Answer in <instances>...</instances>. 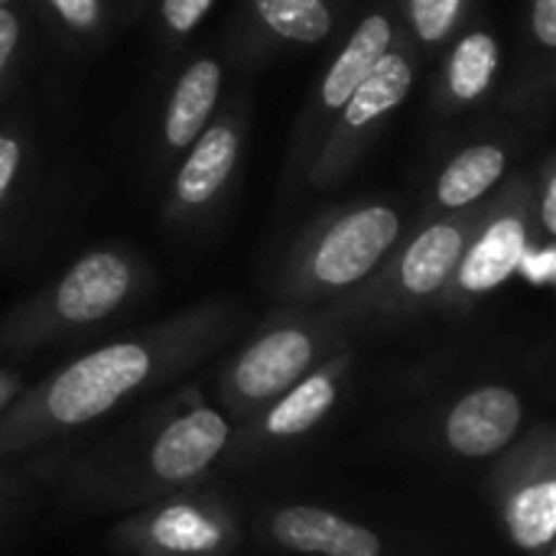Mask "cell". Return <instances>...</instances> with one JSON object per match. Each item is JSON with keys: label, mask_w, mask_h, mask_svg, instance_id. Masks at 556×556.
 I'll list each match as a JSON object with an SVG mask.
<instances>
[{"label": "cell", "mask_w": 556, "mask_h": 556, "mask_svg": "<svg viewBox=\"0 0 556 556\" xmlns=\"http://www.w3.org/2000/svg\"><path fill=\"white\" fill-rule=\"evenodd\" d=\"M150 375V352L137 342L104 345L72 362L49 388L46 410L55 424L75 427L108 414Z\"/></svg>", "instance_id": "obj_1"}, {"label": "cell", "mask_w": 556, "mask_h": 556, "mask_svg": "<svg viewBox=\"0 0 556 556\" xmlns=\"http://www.w3.org/2000/svg\"><path fill=\"white\" fill-rule=\"evenodd\" d=\"M401 235V218L388 205H368L352 215H345L313 257V274L326 287H349L358 283L365 274L375 270V264L388 254V248Z\"/></svg>", "instance_id": "obj_2"}, {"label": "cell", "mask_w": 556, "mask_h": 556, "mask_svg": "<svg viewBox=\"0 0 556 556\" xmlns=\"http://www.w3.org/2000/svg\"><path fill=\"white\" fill-rule=\"evenodd\" d=\"M518 427L521 397L508 388H479L453 407L446 420V440L459 456L479 459L505 450Z\"/></svg>", "instance_id": "obj_3"}, {"label": "cell", "mask_w": 556, "mask_h": 556, "mask_svg": "<svg viewBox=\"0 0 556 556\" xmlns=\"http://www.w3.org/2000/svg\"><path fill=\"white\" fill-rule=\"evenodd\" d=\"M130 290V267L111 251L85 254L59 283L55 309L65 323H94L121 306Z\"/></svg>", "instance_id": "obj_4"}, {"label": "cell", "mask_w": 556, "mask_h": 556, "mask_svg": "<svg viewBox=\"0 0 556 556\" xmlns=\"http://www.w3.org/2000/svg\"><path fill=\"white\" fill-rule=\"evenodd\" d=\"M274 538L296 554L381 556V541L368 528L342 521L332 511L313 505L283 508L274 518Z\"/></svg>", "instance_id": "obj_5"}, {"label": "cell", "mask_w": 556, "mask_h": 556, "mask_svg": "<svg viewBox=\"0 0 556 556\" xmlns=\"http://www.w3.org/2000/svg\"><path fill=\"white\" fill-rule=\"evenodd\" d=\"M313 362V339L300 329H277L254 342L235 368V388L251 397L264 401L296 384V378Z\"/></svg>", "instance_id": "obj_6"}, {"label": "cell", "mask_w": 556, "mask_h": 556, "mask_svg": "<svg viewBox=\"0 0 556 556\" xmlns=\"http://www.w3.org/2000/svg\"><path fill=\"white\" fill-rule=\"evenodd\" d=\"M228 443V424L215 410H192L173 420L153 443V469L166 482H186L199 476Z\"/></svg>", "instance_id": "obj_7"}, {"label": "cell", "mask_w": 556, "mask_h": 556, "mask_svg": "<svg viewBox=\"0 0 556 556\" xmlns=\"http://www.w3.org/2000/svg\"><path fill=\"white\" fill-rule=\"evenodd\" d=\"M218 88H222V65L215 59H199L182 72L163 121L166 143L173 150L192 147L195 137L205 130V121L218 101Z\"/></svg>", "instance_id": "obj_8"}, {"label": "cell", "mask_w": 556, "mask_h": 556, "mask_svg": "<svg viewBox=\"0 0 556 556\" xmlns=\"http://www.w3.org/2000/svg\"><path fill=\"white\" fill-rule=\"evenodd\" d=\"M525 222L521 218H498L479 241L476 248L459 261V283L469 293H485L505 283L515 267L525 261Z\"/></svg>", "instance_id": "obj_9"}, {"label": "cell", "mask_w": 556, "mask_h": 556, "mask_svg": "<svg viewBox=\"0 0 556 556\" xmlns=\"http://www.w3.org/2000/svg\"><path fill=\"white\" fill-rule=\"evenodd\" d=\"M388 49H391V20L381 13L365 16L362 26L345 42V49L339 52V59L332 62L326 81H323V104L342 108Z\"/></svg>", "instance_id": "obj_10"}, {"label": "cell", "mask_w": 556, "mask_h": 556, "mask_svg": "<svg viewBox=\"0 0 556 556\" xmlns=\"http://www.w3.org/2000/svg\"><path fill=\"white\" fill-rule=\"evenodd\" d=\"M463 228L440 222L430 225L424 235L414 238V244L407 248L404 261H401V283L404 290H410L414 296H430L437 293L450 274L459 267L463 261Z\"/></svg>", "instance_id": "obj_11"}, {"label": "cell", "mask_w": 556, "mask_h": 556, "mask_svg": "<svg viewBox=\"0 0 556 556\" xmlns=\"http://www.w3.org/2000/svg\"><path fill=\"white\" fill-rule=\"evenodd\" d=\"M238 160V134L225 124L195 137L189 160L179 169L176 192L186 205H205L231 176Z\"/></svg>", "instance_id": "obj_12"}, {"label": "cell", "mask_w": 556, "mask_h": 556, "mask_svg": "<svg viewBox=\"0 0 556 556\" xmlns=\"http://www.w3.org/2000/svg\"><path fill=\"white\" fill-rule=\"evenodd\" d=\"M410 81H414L410 62L404 55H397V52H384L378 59V65L368 72V78L342 104V127L358 130V127L378 121L381 114L394 111L407 98Z\"/></svg>", "instance_id": "obj_13"}, {"label": "cell", "mask_w": 556, "mask_h": 556, "mask_svg": "<svg viewBox=\"0 0 556 556\" xmlns=\"http://www.w3.org/2000/svg\"><path fill=\"white\" fill-rule=\"evenodd\" d=\"M505 173V150L495 143H479L463 150L440 176L437 195L446 208H463L482 199Z\"/></svg>", "instance_id": "obj_14"}, {"label": "cell", "mask_w": 556, "mask_h": 556, "mask_svg": "<svg viewBox=\"0 0 556 556\" xmlns=\"http://www.w3.org/2000/svg\"><path fill=\"white\" fill-rule=\"evenodd\" d=\"M336 401V384L329 375H313L300 381L270 414H267V433L274 437H300L309 427H316Z\"/></svg>", "instance_id": "obj_15"}, {"label": "cell", "mask_w": 556, "mask_h": 556, "mask_svg": "<svg viewBox=\"0 0 556 556\" xmlns=\"http://www.w3.org/2000/svg\"><path fill=\"white\" fill-rule=\"evenodd\" d=\"M508 528L521 547H528V551L547 547L556 534L554 482H538V485L518 492L508 505Z\"/></svg>", "instance_id": "obj_16"}, {"label": "cell", "mask_w": 556, "mask_h": 556, "mask_svg": "<svg viewBox=\"0 0 556 556\" xmlns=\"http://www.w3.org/2000/svg\"><path fill=\"white\" fill-rule=\"evenodd\" d=\"M498 68V42L489 33H469L450 59V91L459 101L485 94Z\"/></svg>", "instance_id": "obj_17"}, {"label": "cell", "mask_w": 556, "mask_h": 556, "mask_svg": "<svg viewBox=\"0 0 556 556\" xmlns=\"http://www.w3.org/2000/svg\"><path fill=\"white\" fill-rule=\"evenodd\" d=\"M261 20L283 39L323 42L332 29L326 0H254Z\"/></svg>", "instance_id": "obj_18"}, {"label": "cell", "mask_w": 556, "mask_h": 556, "mask_svg": "<svg viewBox=\"0 0 556 556\" xmlns=\"http://www.w3.org/2000/svg\"><path fill=\"white\" fill-rule=\"evenodd\" d=\"M463 0H410V16H414V29L424 42H440L456 16H459Z\"/></svg>", "instance_id": "obj_19"}, {"label": "cell", "mask_w": 556, "mask_h": 556, "mask_svg": "<svg viewBox=\"0 0 556 556\" xmlns=\"http://www.w3.org/2000/svg\"><path fill=\"white\" fill-rule=\"evenodd\" d=\"M212 3L215 0H163V20L176 33H189L192 26H199V20L208 13Z\"/></svg>", "instance_id": "obj_20"}, {"label": "cell", "mask_w": 556, "mask_h": 556, "mask_svg": "<svg viewBox=\"0 0 556 556\" xmlns=\"http://www.w3.org/2000/svg\"><path fill=\"white\" fill-rule=\"evenodd\" d=\"M49 7L72 29H91L98 23V0H49Z\"/></svg>", "instance_id": "obj_21"}, {"label": "cell", "mask_w": 556, "mask_h": 556, "mask_svg": "<svg viewBox=\"0 0 556 556\" xmlns=\"http://www.w3.org/2000/svg\"><path fill=\"white\" fill-rule=\"evenodd\" d=\"M531 29H534V36H538V42H541V46L554 49L556 46V0H534Z\"/></svg>", "instance_id": "obj_22"}, {"label": "cell", "mask_w": 556, "mask_h": 556, "mask_svg": "<svg viewBox=\"0 0 556 556\" xmlns=\"http://www.w3.org/2000/svg\"><path fill=\"white\" fill-rule=\"evenodd\" d=\"M16 169H20V143L13 137H0V202L10 182L16 179Z\"/></svg>", "instance_id": "obj_23"}, {"label": "cell", "mask_w": 556, "mask_h": 556, "mask_svg": "<svg viewBox=\"0 0 556 556\" xmlns=\"http://www.w3.org/2000/svg\"><path fill=\"white\" fill-rule=\"evenodd\" d=\"M16 39H20V20L13 10L0 7V72L7 68L13 49H16Z\"/></svg>", "instance_id": "obj_24"}, {"label": "cell", "mask_w": 556, "mask_h": 556, "mask_svg": "<svg viewBox=\"0 0 556 556\" xmlns=\"http://www.w3.org/2000/svg\"><path fill=\"white\" fill-rule=\"evenodd\" d=\"M541 218H544V228L556 235V179L547 182L544 189V208H541Z\"/></svg>", "instance_id": "obj_25"}]
</instances>
